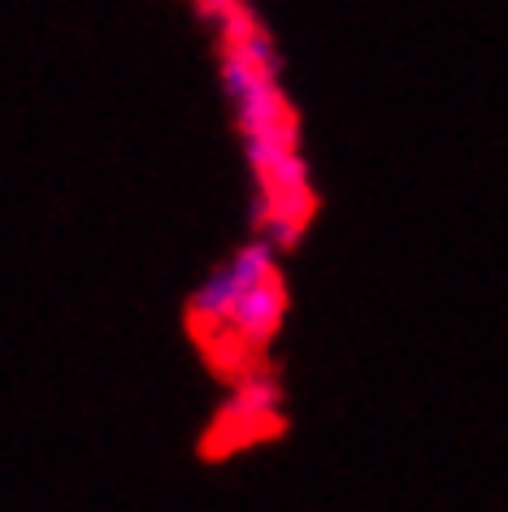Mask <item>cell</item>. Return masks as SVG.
Here are the masks:
<instances>
[{
    "mask_svg": "<svg viewBox=\"0 0 508 512\" xmlns=\"http://www.w3.org/2000/svg\"><path fill=\"white\" fill-rule=\"evenodd\" d=\"M222 74L235 100L239 131L261 187V226L274 248H287L304 235L313 213L309 170L296 144V113L278 87L274 48L244 5L222 14Z\"/></svg>",
    "mask_w": 508,
    "mask_h": 512,
    "instance_id": "obj_1",
    "label": "cell"
},
{
    "mask_svg": "<svg viewBox=\"0 0 508 512\" xmlns=\"http://www.w3.org/2000/svg\"><path fill=\"white\" fill-rule=\"evenodd\" d=\"M187 317L200 343L213 352H235L244 361L270 348L287 317V283L274 243L257 239L239 248L231 261H222L200 283Z\"/></svg>",
    "mask_w": 508,
    "mask_h": 512,
    "instance_id": "obj_2",
    "label": "cell"
}]
</instances>
